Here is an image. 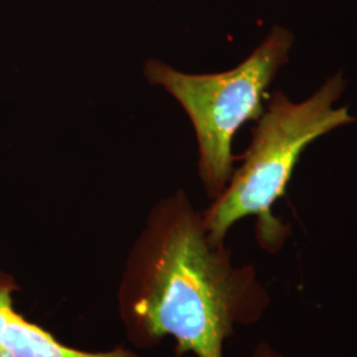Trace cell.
<instances>
[{"label": "cell", "instance_id": "obj_1", "mask_svg": "<svg viewBox=\"0 0 357 357\" xmlns=\"http://www.w3.org/2000/svg\"><path fill=\"white\" fill-rule=\"evenodd\" d=\"M116 314L135 351L174 342L176 357H225L240 328L265 317L271 296L252 264L211 241L203 213L176 190L158 200L128 250Z\"/></svg>", "mask_w": 357, "mask_h": 357}, {"label": "cell", "instance_id": "obj_2", "mask_svg": "<svg viewBox=\"0 0 357 357\" xmlns=\"http://www.w3.org/2000/svg\"><path fill=\"white\" fill-rule=\"evenodd\" d=\"M344 89L342 73H336L302 102H294L282 90L268 96L241 156L243 165L234 168L225 190L202 211L212 243H225L237 222L255 217V238L261 249L271 255L281 252L291 230L274 215V205L284 196L307 147L356 122L347 106L335 107Z\"/></svg>", "mask_w": 357, "mask_h": 357}, {"label": "cell", "instance_id": "obj_3", "mask_svg": "<svg viewBox=\"0 0 357 357\" xmlns=\"http://www.w3.org/2000/svg\"><path fill=\"white\" fill-rule=\"evenodd\" d=\"M294 40L289 29L274 26L241 64L220 73H185L159 59L143 65L146 79L166 90L188 115L197 142L199 178L211 200L228 185L234 162L241 159L231 150L234 135L264 114L268 88L289 63Z\"/></svg>", "mask_w": 357, "mask_h": 357}, {"label": "cell", "instance_id": "obj_4", "mask_svg": "<svg viewBox=\"0 0 357 357\" xmlns=\"http://www.w3.org/2000/svg\"><path fill=\"white\" fill-rule=\"evenodd\" d=\"M17 291L13 274L0 270V357H139L123 345L91 351L65 344L17 310Z\"/></svg>", "mask_w": 357, "mask_h": 357}, {"label": "cell", "instance_id": "obj_5", "mask_svg": "<svg viewBox=\"0 0 357 357\" xmlns=\"http://www.w3.org/2000/svg\"><path fill=\"white\" fill-rule=\"evenodd\" d=\"M249 357H289L286 356L280 349H277L274 345L268 344V343H258L253 348L252 354Z\"/></svg>", "mask_w": 357, "mask_h": 357}]
</instances>
